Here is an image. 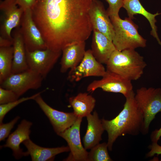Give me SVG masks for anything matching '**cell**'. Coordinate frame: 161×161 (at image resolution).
I'll return each instance as SVG.
<instances>
[{"mask_svg": "<svg viewBox=\"0 0 161 161\" xmlns=\"http://www.w3.org/2000/svg\"><path fill=\"white\" fill-rule=\"evenodd\" d=\"M23 143L27 149L24 152V156L30 155L32 161H51L54 160L56 155L70 151L68 146L52 148L41 147L35 144L30 139Z\"/></svg>", "mask_w": 161, "mask_h": 161, "instance_id": "19", "label": "cell"}, {"mask_svg": "<svg viewBox=\"0 0 161 161\" xmlns=\"http://www.w3.org/2000/svg\"><path fill=\"white\" fill-rule=\"evenodd\" d=\"M19 116L15 117L10 122L6 123L0 124V141L4 140L6 138L9 136L10 132L13 128L15 124L20 119Z\"/></svg>", "mask_w": 161, "mask_h": 161, "instance_id": "28", "label": "cell"}, {"mask_svg": "<svg viewBox=\"0 0 161 161\" xmlns=\"http://www.w3.org/2000/svg\"><path fill=\"white\" fill-rule=\"evenodd\" d=\"M133 91L126 97L123 108L118 114L111 120H101L104 129L108 134V148L112 150L113 145L119 137L126 134L137 135L143 134L144 120L134 99Z\"/></svg>", "mask_w": 161, "mask_h": 161, "instance_id": "2", "label": "cell"}, {"mask_svg": "<svg viewBox=\"0 0 161 161\" xmlns=\"http://www.w3.org/2000/svg\"><path fill=\"white\" fill-rule=\"evenodd\" d=\"M13 46L0 47V84L12 74Z\"/></svg>", "mask_w": 161, "mask_h": 161, "instance_id": "23", "label": "cell"}, {"mask_svg": "<svg viewBox=\"0 0 161 161\" xmlns=\"http://www.w3.org/2000/svg\"><path fill=\"white\" fill-rule=\"evenodd\" d=\"M34 100L48 117L58 135L72 126L78 118L74 112H65L53 109L44 101L41 94Z\"/></svg>", "mask_w": 161, "mask_h": 161, "instance_id": "12", "label": "cell"}, {"mask_svg": "<svg viewBox=\"0 0 161 161\" xmlns=\"http://www.w3.org/2000/svg\"><path fill=\"white\" fill-rule=\"evenodd\" d=\"M86 117L88 124L83 142L84 148L86 150L91 149L99 143L102 140V135L105 130L101 120L99 118L96 111L94 112L92 114H90Z\"/></svg>", "mask_w": 161, "mask_h": 161, "instance_id": "20", "label": "cell"}, {"mask_svg": "<svg viewBox=\"0 0 161 161\" xmlns=\"http://www.w3.org/2000/svg\"><path fill=\"white\" fill-rule=\"evenodd\" d=\"M69 102L77 116L83 118L91 114L95 107L96 100L87 93H80L70 97Z\"/></svg>", "mask_w": 161, "mask_h": 161, "instance_id": "22", "label": "cell"}, {"mask_svg": "<svg viewBox=\"0 0 161 161\" xmlns=\"http://www.w3.org/2000/svg\"><path fill=\"white\" fill-rule=\"evenodd\" d=\"M106 70L130 80L139 79L147 66L143 56L135 49H116L106 64Z\"/></svg>", "mask_w": 161, "mask_h": 161, "instance_id": "3", "label": "cell"}, {"mask_svg": "<svg viewBox=\"0 0 161 161\" xmlns=\"http://www.w3.org/2000/svg\"><path fill=\"white\" fill-rule=\"evenodd\" d=\"M107 143H99L92 148L88 155V161H111Z\"/></svg>", "mask_w": 161, "mask_h": 161, "instance_id": "24", "label": "cell"}, {"mask_svg": "<svg viewBox=\"0 0 161 161\" xmlns=\"http://www.w3.org/2000/svg\"><path fill=\"white\" fill-rule=\"evenodd\" d=\"M36 0H16L18 6L24 11L28 9H31Z\"/></svg>", "mask_w": 161, "mask_h": 161, "instance_id": "30", "label": "cell"}, {"mask_svg": "<svg viewBox=\"0 0 161 161\" xmlns=\"http://www.w3.org/2000/svg\"><path fill=\"white\" fill-rule=\"evenodd\" d=\"M82 118L78 117L72 126L58 135L67 142L70 149V152L65 161H88L89 152L83 146L80 140Z\"/></svg>", "mask_w": 161, "mask_h": 161, "instance_id": "11", "label": "cell"}, {"mask_svg": "<svg viewBox=\"0 0 161 161\" xmlns=\"http://www.w3.org/2000/svg\"><path fill=\"white\" fill-rule=\"evenodd\" d=\"M0 10V36L13 40L12 31L20 26L24 11L18 6L16 0L1 1Z\"/></svg>", "mask_w": 161, "mask_h": 161, "instance_id": "8", "label": "cell"}, {"mask_svg": "<svg viewBox=\"0 0 161 161\" xmlns=\"http://www.w3.org/2000/svg\"><path fill=\"white\" fill-rule=\"evenodd\" d=\"M150 151L147 154V157H151L157 154L159 155H161V146L158 145L157 142H152V144L148 146Z\"/></svg>", "mask_w": 161, "mask_h": 161, "instance_id": "29", "label": "cell"}, {"mask_svg": "<svg viewBox=\"0 0 161 161\" xmlns=\"http://www.w3.org/2000/svg\"><path fill=\"white\" fill-rule=\"evenodd\" d=\"M20 28L27 50L32 52L47 48L41 32L32 18L31 9L24 11Z\"/></svg>", "mask_w": 161, "mask_h": 161, "instance_id": "10", "label": "cell"}, {"mask_svg": "<svg viewBox=\"0 0 161 161\" xmlns=\"http://www.w3.org/2000/svg\"><path fill=\"white\" fill-rule=\"evenodd\" d=\"M89 14L93 31L102 33L112 41L114 35V27L102 2L99 0H92Z\"/></svg>", "mask_w": 161, "mask_h": 161, "instance_id": "14", "label": "cell"}, {"mask_svg": "<svg viewBox=\"0 0 161 161\" xmlns=\"http://www.w3.org/2000/svg\"><path fill=\"white\" fill-rule=\"evenodd\" d=\"M102 77L101 79L94 80L90 83L87 86V91L93 92L100 88L105 92L120 93L125 97L133 91L131 81L120 75L106 70Z\"/></svg>", "mask_w": 161, "mask_h": 161, "instance_id": "7", "label": "cell"}, {"mask_svg": "<svg viewBox=\"0 0 161 161\" xmlns=\"http://www.w3.org/2000/svg\"><path fill=\"white\" fill-rule=\"evenodd\" d=\"M93 31L91 50L97 61L106 64L112 53L117 49L112 41L105 35L97 31Z\"/></svg>", "mask_w": 161, "mask_h": 161, "instance_id": "17", "label": "cell"}, {"mask_svg": "<svg viewBox=\"0 0 161 161\" xmlns=\"http://www.w3.org/2000/svg\"><path fill=\"white\" fill-rule=\"evenodd\" d=\"M123 7L126 10L129 17L131 19L134 18L135 15L140 14L148 20L152 29L151 35L156 39L161 46V42L158 36L157 28L155 25L157 22L155 17L161 14V13L153 14L148 12L142 5L139 0H124Z\"/></svg>", "mask_w": 161, "mask_h": 161, "instance_id": "21", "label": "cell"}, {"mask_svg": "<svg viewBox=\"0 0 161 161\" xmlns=\"http://www.w3.org/2000/svg\"><path fill=\"white\" fill-rule=\"evenodd\" d=\"M124 0H106L109 4L106 10L109 17H118L120 9L123 7Z\"/></svg>", "mask_w": 161, "mask_h": 161, "instance_id": "27", "label": "cell"}, {"mask_svg": "<svg viewBox=\"0 0 161 161\" xmlns=\"http://www.w3.org/2000/svg\"><path fill=\"white\" fill-rule=\"evenodd\" d=\"M44 79L41 75L29 69L12 74L0 84V86L14 91L19 97L28 90L40 88Z\"/></svg>", "mask_w": 161, "mask_h": 161, "instance_id": "6", "label": "cell"}, {"mask_svg": "<svg viewBox=\"0 0 161 161\" xmlns=\"http://www.w3.org/2000/svg\"><path fill=\"white\" fill-rule=\"evenodd\" d=\"M45 90L38 92L30 97H23L13 102L4 104L0 105V123H2L3 120L6 114L10 110L21 103L25 101L34 100L39 95L44 92Z\"/></svg>", "mask_w": 161, "mask_h": 161, "instance_id": "25", "label": "cell"}, {"mask_svg": "<svg viewBox=\"0 0 161 161\" xmlns=\"http://www.w3.org/2000/svg\"><path fill=\"white\" fill-rule=\"evenodd\" d=\"M106 72L103 64L97 60L91 49H89L86 51L80 64L75 68L70 70L68 78L71 81H78L86 77H102Z\"/></svg>", "mask_w": 161, "mask_h": 161, "instance_id": "13", "label": "cell"}, {"mask_svg": "<svg viewBox=\"0 0 161 161\" xmlns=\"http://www.w3.org/2000/svg\"><path fill=\"white\" fill-rule=\"evenodd\" d=\"M19 97L14 91L0 86V104H4L15 101Z\"/></svg>", "mask_w": 161, "mask_h": 161, "instance_id": "26", "label": "cell"}, {"mask_svg": "<svg viewBox=\"0 0 161 161\" xmlns=\"http://www.w3.org/2000/svg\"><path fill=\"white\" fill-rule=\"evenodd\" d=\"M114 35L112 42L119 51L133 49L146 46V40L139 33L138 26L129 18L121 19L119 16L110 17Z\"/></svg>", "mask_w": 161, "mask_h": 161, "instance_id": "4", "label": "cell"}, {"mask_svg": "<svg viewBox=\"0 0 161 161\" xmlns=\"http://www.w3.org/2000/svg\"><path fill=\"white\" fill-rule=\"evenodd\" d=\"M85 41L68 46L62 51L60 71L64 73L77 67L83 59L86 50Z\"/></svg>", "mask_w": 161, "mask_h": 161, "instance_id": "18", "label": "cell"}, {"mask_svg": "<svg viewBox=\"0 0 161 161\" xmlns=\"http://www.w3.org/2000/svg\"><path fill=\"white\" fill-rule=\"evenodd\" d=\"M11 35L13 48V74L24 72L29 68L27 61L25 46L20 26L12 30Z\"/></svg>", "mask_w": 161, "mask_h": 161, "instance_id": "16", "label": "cell"}, {"mask_svg": "<svg viewBox=\"0 0 161 161\" xmlns=\"http://www.w3.org/2000/svg\"><path fill=\"white\" fill-rule=\"evenodd\" d=\"M161 137V127L158 130L153 131L151 135V139L152 142L157 143Z\"/></svg>", "mask_w": 161, "mask_h": 161, "instance_id": "32", "label": "cell"}, {"mask_svg": "<svg viewBox=\"0 0 161 161\" xmlns=\"http://www.w3.org/2000/svg\"><path fill=\"white\" fill-rule=\"evenodd\" d=\"M134 99L143 116V134H145L156 114L161 112V88L141 87L137 89Z\"/></svg>", "mask_w": 161, "mask_h": 161, "instance_id": "5", "label": "cell"}, {"mask_svg": "<svg viewBox=\"0 0 161 161\" xmlns=\"http://www.w3.org/2000/svg\"><path fill=\"white\" fill-rule=\"evenodd\" d=\"M29 68L41 75L44 79L51 71L62 54L47 48L29 52L26 49Z\"/></svg>", "mask_w": 161, "mask_h": 161, "instance_id": "9", "label": "cell"}, {"mask_svg": "<svg viewBox=\"0 0 161 161\" xmlns=\"http://www.w3.org/2000/svg\"><path fill=\"white\" fill-rule=\"evenodd\" d=\"M32 123L23 120L18 125L16 129L9 135L6 143L2 146L10 148L13 151V155L16 159L24 156V152L20 147V144L30 139V129Z\"/></svg>", "mask_w": 161, "mask_h": 161, "instance_id": "15", "label": "cell"}, {"mask_svg": "<svg viewBox=\"0 0 161 161\" xmlns=\"http://www.w3.org/2000/svg\"><path fill=\"white\" fill-rule=\"evenodd\" d=\"M92 0H36L32 18L47 48L62 51L85 41L93 31L89 12Z\"/></svg>", "mask_w": 161, "mask_h": 161, "instance_id": "1", "label": "cell"}, {"mask_svg": "<svg viewBox=\"0 0 161 161\" xmlns=\"http://www.w3.org/2000/svg\"><path fill=\"white\" fill-rule=\"evenodd\" d=\"M13 40H10L0 36V47H8L12 46Z\"/></svg>", "mask_w": 161, "mask_h": 161, "instance_id": "31", "label": "cell"}]
</instances>
